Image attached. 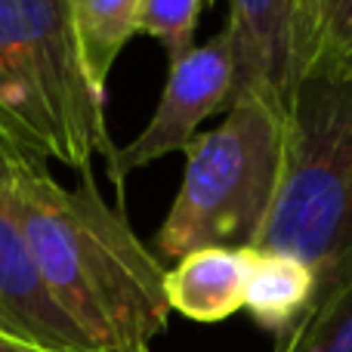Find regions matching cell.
<instances>
[{
	"instance_id": "cell-15",
	"label": "cell",
	"mask_w": 352,
	"mask_h": 352,
	"mask_svg": "<svg viewBox=\"0 0 352 352\" xmlns=\"http://www.w3.org/2000/svg\"><path fill=\"white\" fill-rule=\"evenodd\" d=\"M275 352H294V328L287 331L285 337H278V346H275Z\"/></svg>"
},
{
	"instance_id": "cell-16",
	"label": "cell",
	"mask_w": 352,
	"mask_h": 352,
	"mask_svg": "<svg viewBox=\"0 0 352 352\" xmlns=\"http://www.w3.org/2000/svg\"><path fill=\"white\" fill-rule=\"evenodd\" d=\"M316 10H318V0H306V22H309V37H312V22H316ZM309 53V47H306Z\"/></svg>"
},
{
	"instance_id": "cell-7",
	"label": "cell",
	"mask_w": 352,
	"mask_h": 352,
	"mask_svg": "<svg viewBox=\"0 0 352 352\" xmlns=\"http://www.w3.org/2000/svg\"><path fill=\"white\" fill-rule=\"evenodd\" d=\"M0 334L56 352H96L59 309L31 256L19 217L10 155L0 142Z\"/></svg>"
},
{
	"instance_id": "cell-14",
	"label": "cell",
	"mask_w": 352,
	"mask_h": 352,
	"mask_svg": "<svg viewBox=\"0 0 352 352\" xmlns=\"http://www.w3.org/2000/svg\"><path fill=\"white\" fill-rule=\"evenodd\" d=\"M0 352H56V349H43V346H34V343H25V340H16V337L0 334Z\"/></svg>"
},
{
	"instance_id": "cell-4",
	"label": "cell",
	"mask_w": 352,
	"mask_h": 352,
	"mask_svg": "<svg viewBox=\"0 0 352 352\" xmlns=\"http://www.w3.org/2000/svg\"><path fill=\"white\" fill-rule=\"evenodd\" d=\"M186 173L155 232L158 260L204 248H254L285 164V121L263 102H235L223 124L195 136Z\"/></svg>"
},
{
	"instance_id": "cell-9",
	"label": "cell",
	"mask_w": 352,
	"mask_h": 352,
	"mask_svg": "<svg viewBox=\"0 0 352 352\" xmlns=\"http://www.w3.org/2000/svg\"><path fill=\"white\" fill-rule=\"evenodd\" d=\"M142 6L146 0H68L78 59L96 96L105 99L118 56L140 34Z\"/></svg>"
},
{
	"instance_id": "cell-8",
	"label": "cell",
	"mask_w": 352,
	"mask_h": 352,
	"mask_svg": "<svg viewBox=\"0 0 352 352\" xmlns=\"http://www.w3.org/2000/svg\"><path fill=\"white\" fill-rule=\"evenodd\" d=\"M248 248H204L167 269V303L192 322H226L244 309L250 275Z\"/></svg>"
},
{
	"instance_id": "cell-12",
	"label": "cell",
	"mask_w": 352,
	"mask_h": 352,
	"mask_svg": "<svg viewBox=\"0 0 352 352\" xmlns=\"http://www.w3.org/2000/svg\"><path fill=\"white\" fill-rule=\"evenodd\" d=\"M294 352H352V278L312 300L294 324Z\"/></svg>"
},
{
	"instance_id": "cell-3",
	"label": "cell",
	"mask_w": 352,
	"mask_h": 352,
	"mask_svg": "<svg viewBox=\"0 0 352 352\" xmlns=\"http://www.w3.org/2000/svg\"><path fill=\"white\" fill-rule=\"evenodd\" d=\"M0 142L78 173L115 152L87 84L68 0H0Z\"/></svg>"
},
{
	"instance_id": "cell-11",
	"label": "cell",
	"mask_w": 352,
	"mask_h": 352,
	"mask_svg": "<svg viewBox=\"0 0 352 352\" xmlns=\"http://www.w3.org/2000/svg\"><path fill=\"white\" fill-rule=\"evenodd\" d=\"M352 78V0H318L306 78Z\"/></svg>"
},
{
	"instance_id": "cell-6",
	"label": "cell",
	"mask_w": 352,
	"mask_h": 352,
	"mask_svg": "<svg viewBox=\"0 0 352 352\" xmlns=\"http://www.w3.org/2000/svg\"><path fill=\"white\" fill-rule=\"evenodd\" d=\"M235 41V102H263L287 121L306 78V0H226Z\"/></svg>"
},
{
	"instance_id": "cell-13",
	"label": "cell",
	"mask_w": 352,
	"mask_h": 352,
	"mask_svg": "<svg viewBox=\"0 0 352 352\" xmlns=\"http://www.w3.org/2000/svg\"><path fill=\"white\" fill-rule=\"evenodd\" d=\"M210 3L213 0H146L140 31L161 43L167 62H176L198 47L195 31Z\"/></svg>"
},
{
	"instance_id": "cell-10",
	"label": "cell",
	"mask_w": 352,
	"mask_h": 352,
	"mask_svg": "<svg viewBox=\"0 0 352 352\" xmlns=\"http://www.w3.org/2000/svg\"><path fill=\"white\" fill-rule=\"evenodd\" d=\"M250 275L244 309L254 316L256 324L285 337L300 318L309 312L316 300V275L300 260L287 254H263L250 250Z\"/></svg>"
},
{
	"instance_id": "cell-2",
	"label": "cell",
	"mask_w": 352,
	"mask_h": 352,
	"mask_svg": "<svg viewBox=\"0 0 352 352\" xmlns=\"http://www.w3.org/2000/svg\"><path fill=\"white\" fill-rule=\"evenodd\" d=\"M316 275V297L352 278V78L309 74L285 121V164L254 248Z\"/></svg>"
},
{
	"instance_id": "cell-1",
	"label": "cell",
	"mask_w": 352,
	"mask_h": 352,
	"mask_svg": "<svg viewBox=\"0 0 352 352\" xmlns=\"http://www.w3.org/2000/svg\"><path fill=\"white\" fill-rule=\"evenodd\" d=\"M6 155L25 238L50 297L96 352H152L173 312L167 269L124 207L102 198L93 170L68 188L47 161L16 148Z\"/></svg>"
},
{
	"instance_id": "cell-5",
	"label": "cell",
	"mask_w": 352,
	"mask_h": 352,
	"mask_svg": "<svg viewBox=\"0 0 352 352\" xmlns=\"http://www.w3.org/2000/svg\"><path fill=\"white\" fill-rule=\"evenodd\" d=\"M232 96H235V41L223 25V31H217L207 43H198L192 53L170 62L167 84L148 124L133 142L124 148L115 146V152L105 158V173L118 186V192L133 170L164 155L186 152L207 118L232 109Z\"/></svg>"
}]
</instances>
